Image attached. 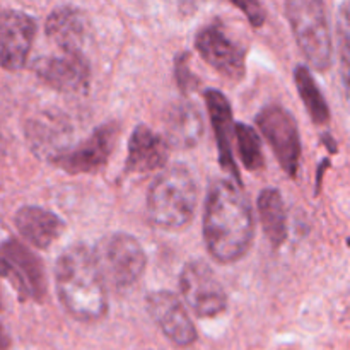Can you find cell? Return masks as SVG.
Listing matches in <instances>:
<instances>
[{
    "instance_id": "obj_17",
    "label": "cell",
    "mask_w": 350,
    "mask_h": 350,
    "mask_svg": "<svg viewBox=\"0 0 350 350\" xmlns=\"http://www.w3.org/2000/svg\"><path fill=\"white\" fill-rule=\"evenodd\" d=\"M44 31L46 36L60 48V51L82 53V46L88 40L89 26L81 10L74 7H62L50 14Z\"/></svg>"
},
{
    "instance_id": "obj_9",
    "label": "cell",
    "mask_w": 350,
    "mask_h": 350,
    "mask_svg": "<svg viewBox=\"0 0 350 350\" xmlns=\"http://www.w3.org/2000/svg\"><path fill=\"white\" fill-rule=\"evenodd\" d=\"M118 139V125L115 122L103 123L92 130L91 135L79 142L74 149H65L51 163L68 174L96 173L108 163Z\"/></svg>"
},
{
    "instance_id": "obj_13",
    "label": "cell",
    "mask_w": 350,
    "mask_h": 350,
    "mask_svg": "<svg viewBox=\"0 0 350 350\" xmlns=\"http://www.w3.org/2000/svg\"><path fill=\"white\" fill-rule=\"evenodd\" d=\"M147 311L173 344L187 347L197 340V330L181 299L170 291H156L146 299Z\"/></svg>"
},
{
    "instance_id": "obj_18",
    "label": "cell",
    "mask_w": 350,
    "mask_h": 350,
    "mask_svg": "<svg viewBox=\"0 0 350 350\" xmlns=\"http://www.w3.org/2000/svg\"><path fill=\"white\" fill-rule=\"evenodd\" d=\"M166 142L180 149H191L204 133V120L191 103H176L164 116Z\"/></svg>"
},
{
    "instance_id": "obj_14",
    "label": "cell",
    "mask_w": 350,
    "mask_h": 350,
    "mask_svg": "<svg viewBox=\"0 0 350 350\" xmlns=\"http://www.w3.org/2000/svg\"><path fill=\"white\" fill-rule=\"evenodd\" d=\"M205 105H207L208 116H211L212 129L215 132V140H217L219 149V163L222 170L234 180L238 187H243L241 176H239L238 164L234 159V120H232V109L229 105L228 98L217 89H207L204 94Z\"/></svg>"
},
{
    "instance_id": "obj_19",
    "label": "cell",
    "mask_w": 350,
    "mask_h": 350,
    "mask_svg": "<svg viewBox=\"0 0 350 350\" xmlns=\"http://www.w3.org/2000/svg\"><path fill=\"white\" fill-rule=\"evenodd\" d=\"M258 214L265 236L279 248L287 239V214L277 188H265L258 197Z\"/></svg>"
},
{
    "instance_id": "obj_10",
    "label": "cell",
    "mask_w": 350,
    "mask_h": 350,
    "mask_svg": "<svg viewBox=\"0 0 350 350\" xmlns=\"http://www.w3.org/2000/svg\"><path fill=\"white\" fill-rule=\"evenodd\" d=\"M33 70L44 84L65 94H82L91 82V67L84 53L60 51L41 57L34 62Z\"/></svg>"
},
{
    "instance_id": "obj_22",
    "label": "cell",
    "mask_w": 350,
    "mask_h": 350,
    "mask_svg": "<svg viewBox=\"0 0 350 350\" xmlns=\"http://www.w3.org/2000/svg\"><path fill=\"white\" fill-rule=\"evenodd\" d=\"M174 79H176V84L185 94H188L190 91H193L198 85V79L195 77L193 72L190 68V55L181 53L180 57L174 62Z\"/></svg>"
},
{
    "instance_id": "obj_11",
    "label": "cell",
    "mask_w": 350,
    "mask_h": 350,
    "mask_svg": "<svg viewBox=\"0 0 350 350\" xmlns=\"http://www.w3.org/2000/svg\"><path fill=\"white\" fill-rule=\"evenodd\" d=\"M195 48L200 57L224 77L241 81L245 77V51L226 34L217 23L202 27L195 36Z\"/></svg>"
},
{
    "instance_id": "obj_1",
    "label": "cell",
    "mask_w": 350,
    "mask_h": 350,
    "mask_svg": "<svg viewBox=\"0 0 350 350\" xmlns=\"http://www.w3.org/2000/svg\"><path fill=\"white\" fill-rule=\"evenodd\" d=\"M204 239L219 263L238 262L252 246V205L232 181L217 180L211 185L204 208Z\"/></svg>"
},
{
    "instance_id": "obj_15",
    "label": "cell",
    "mask_w": 350,
    "mask_h": 350,
    "mask_svg": "<svg viewBox=\"0 0 350 350\" xmlns=\"http://www.w3.org/2000/svg\"><path fill=\"white\" fill-rule=\"evenodd\" d=\"M170 157V144L164 137L146 125H139L132 132L126 150V173H152L161 170Z\"/></svg>"
},
{
    "instance_id": "obj_20",
    "label": "cell",
    "mask_w": 350,
    "mask_h": 350,
    "mask_svg": "<svg viewBox=\"0 0 350 350\" xmlns=\"http://www.w3.org/2000/svg\"><path fill=\"white\" fill-rule=\"evenodd\" d=\"M294 82L299 91L301 101L304 103L313 122L317 125H325L330 122V108H328L327 99L306 65H297L294 70Z\"/></svg>"
},
{
    "instance_id": "obj_4",
    "label": "cell",
    "mask_w": 350,
    "mask_h": 350,
    "mask_svg": "<svg viewBox=\"0 0 350 350\" xmlns=\"http://www.w3.org/2000/svg\"><path fill=\"white\" fill-rule=\"evenodd\" d=\"M286 16L308 64L318 72L328 70L334 41L325 0H286Z\"/></svg>"
},
{
    "instance_id": "obj_5",
    "label": "cell",
    "mask_w": 350,
    "mask_h": 350,
    "mask_svg": "<svg viewBox=\"0 0 350 350\" xmlns=\"http://www.w3.org/2000/svg\"><path fill=\"white\" fill-rule=\"evenodd\" d=\"M92 252L105 282L116 289L132 287L146 270L147 258L142 245L126 232L108 236Z\"/></svg>"
},
{
    "instance_id": "obj_3",
    "label": "cell",
    "mask_w": 350,
    "mask_h": 350,
    "mask_svg": "<svg viewBox=\"0 0 350 350\" xmlns=\"http://www.w3.org/2000/svg\"><path fill=\"white\" fill-rule=\"evenodd\" d=\"M197 185L183 164L166 167L154 180L147 197V215L157 228L180 229L197 212Z\"/></svg>"
},
{
    "instance_id": "obj_7",
    "label": "cell",
    "mask_w": 350,
    "mask_h": 350,
    "mask_svg": "<svg viewBox=\"0 0 350 350\" xmlns=\"http://www.w3.org/2000/svg\"><path fill=\"white\" fill-rule=\"evenodd\" d=\"M180 291L185 303L200 318H214L228 308L224 287L211 267L200 260L188 262L183 267L180 275Z\"/></svg>"
},
{
    "instance_id": "obj_6",
    "label": "cell",
    "mask_w": 350,
    "mask_h": 350,
    "mask_svg": "<svg viewBox=\"0 0 350 350\" xmlns=\"http://www.w3.org/2000/svg\"><path fill=\"white\" fill-rule=\"evenodd\" d=\"M255 122L272 147L280 167L291 178H296L301 161V137L294 116L282 106L270 105L256 115Z\"/></svg>"
},
{
    "instance_id": "obj_24",
    "label": "cell",
    "mask_w": 350,
    "mask_h": 350,
    "mask_svg": "<svg viewBox=\"0 0 350 350\" xmlns=\"http://www.w3.org/2000/svg\"><path fill=\"white\" fill-rule=\"evenodd\" d=\"M9 335L5 334V330L2 328V325H0V350H7L9 347Z\"/></svg>"
},
{
    "instance_id": "obj_21",
    "label": "cell",
    "mask_w": 350,
    "mask_h": 350,
    "mask_svg": "<svg viewBox=\"0 0 350 350\" xmlns=\"http://www.w3.org/2000/svg\"><path fill=\"white\" fill-rule=\"evenodd\" d=\"M234 140L238 146V156L246 170L258 171L265 166L262 140L252 126L246 123H234Z\"/></svg>"
},
{
    "instance_id": "obj_8",
    "label": "cell",
    "mask_w": 350,
    "mask_h": 350,
    "mask_svg": "<svg viewBox=\"0 0 350 350\" xmlns=\"http://www.w3.org/2000/svg\"><path fill=\"white\" fill-rule=\"evenodd\" d=\"M0 275L14 284L21 297L41 301L46 294L43 263L29 248L16 239H9L0 248Z\"/></svg>"
},
{
    "instance_id": "obj_16",
    "label": "cell",
    "mask_w": 350,
    "mask_h": 350,
    "mask_svg": "<svg viewBox=\"0 0 350 350\" xmlns=\"http://www.w3.org/2000/svg\"><path fill=\"white\" fill-rule=\"evenodd\" d=\"M17 231L31 246L46 250L57 241L64 232V221L53 212L36 205H24L14 217Z\"/></svg>"
},
{
    "instance_id": "obj_12",
    "label": "cell",
    "mask_w": 350,
    "mask_h": 350,
    "mask_svg": "<svg viewBox=\"0 0 350 350\" xmlns=\"http://www.w3.org/2000/svg\"><path fill=\"white\" fill-rule=\"evenodd\" d=\"M36 24L33 17L19 10L0 12V65L7 70H19L26 65L33 48Z\"/></svg>"
},
{
    "instance_id": "obj_23",
    "label": "cell",
    "mask_w": 350,
    "mask_h": 350,
    "mask_svg": "<svg viewBox=\"0 0 350 350\" xmlns=\"http://www.w3.org/2000/svg\"><path fill=\"white\" fill-rule=\"evenodd\" d=\"M231 2L245 14L246 19L250 21V24H252L253 27L263 26L267 14L260 0H231Z\"/></svg>"
},
{
    "instance_id": "obj_2",
    "label": "cell",
    "mask_w": 350,
    "mask_h": 350,
    "mask_svg": "<svg viewBox=\"0 0 350 350\" xmlns=\"http://www.w3.org/2000/svg\"><path fill=\"white\" fill-rule=\"evenodd\" d=\"M55 287L65 310L79 321H98L108 311L106 282L94 252L84 243L68 246L55 263Z\"/></svg>"
}]
</instances>
